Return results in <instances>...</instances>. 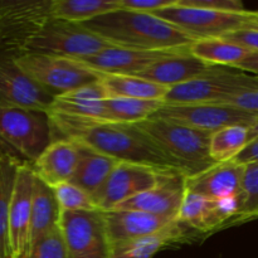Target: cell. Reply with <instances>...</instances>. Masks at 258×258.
<instances>
[{"label":"cell","instance_id":"6da1fadb","mask_svg":"<svg viewBox=\"0 0 258 258\" xmlns=\"http://www.w3.org/2000/svg\"><path fill=\"white\" fill-rule=\"evenodd\" d=\"M53 140L75 141L117 161L180 170L136 123H116L48 112ZM181 171V170H180Z\"/></svg>","mask_w":258,"mask_h":258},{"label":"cell","instance_id":"7a4b0ae2","mask_svg":"<svg viewBox=\"0 0 258 258\" xmlns=\"http://www.w3.org/2000/svg\"><path fill=\"white\" fill-rule=\"evenodd\" d=\"M82 25L115 47L127 49L181 50L189 49L196 42L194 38L156 15L121 8Z\"/></svg>","mask_w":258,"mask_h":258},{"label":"cell","instance_id":"3957f363","mask_svg":"<svg viewBox=\"0 0 258 258\" xmlns=\"http://www.w3.org/2000/svg\"><path fill=\"white\" fill-rule=\"evenodd\" d=\"M136 125L186 176L202 173L216 164L209 154L212 134L161 118H149Z\"/></svg>","mask_w":258,"mask_h":258},{"label":"cell","instance_id":"277c9868","mask_svg":"<svg viewBox=\"0 0 258 258\" xmlns=\"http://www.w3.org/2000/svg\"><path fill=\"white\" fill-rule=\"evenodd\" d=\"M52 141L48 112L0 106V155L33 165Z\"/></svg>","mask_w":258,"mask_h":258},{"label":"cell","instance_id":"5b68a950","mask_svg":"<svg viewBox=\"0 0 258 258\" xmlns=\"http://www.w3.org/2000/svg\"><path fill=\"white\" fill-rule=\"evenodd\" d=\"M257 88L258 76L226 67L213 75L170 87L163 102L165 105L228 103L237 96Z\"/></svg>","mask_w":258,"mask_h":258},{"label":"cell","instance_id":"8992f818","mask_svg":"<svg viewBox=\"0 0 258 258\" xmlns=\"http://www.w3.org/2000/svg\"><path fill=\"white\" fill-rule=\"evenodd\" d=\"M115 45L88 30L82 24L52 18L30 38L23 54L39 53L81 59L97 54Z\"/></svg>","mask_w":258,"mask_h":258},{"label":"cell","instance_id":"52a82bcc","mask_svg":"<svg viewBox=\"0 0 258 258\" xmlns=\"http://www.w3.org/2000/svg\"><path fill=\"white\" fill-rule=\"evenodd\" d=\"M14 62L25 75L54 97L96 82L101 77L100 73L72 58L25 53L15 57Z\"/></svg>","mask_w":258,"mask_h":258},{"label":"cell","instance_id":"ba28073f","mask_svg":"<svg viewBox=\"0 0 258 258\" xmlns=\"http://www.w3.org/2000/svg\"><path fill=\"white\" fill-rule=\"evenodd\" d=\"M52 0H0V55L23 54L30 38L52 19Z\"/></svg>","mask_w":258,"mask_h":258},{"label":"cell","instance_id":"9c48e42d","mask_svg":"<svg viewBox=\"0 0 258 258\" xmlns=\"http://www.w3.org/2000/svg\"><path fill=\"white\" fill-rule=\"evenodd\" d=\"M68 258H110L111 242L102 211L60 213Z\"/></svg>","mask_w":258,"mask_h":258},{"label":"cell","instance_id":"30bf717a","mask_svg":"<svg viewBox=\"0 0 258 258\" xmlns=\"http://www.w3.org/2000/svg\"><path fill=\"white\" fill-rule=\"evenodd\" d=\"M258 115L227 103L165 105L150 118H161L213 134L229 126L251 127Z\"/></svg>","mask_w":258,"mask_h":258},{"label":"cell","instance_id":"8fae6325","mask_svg":"<svg viewBox=\"0 0 258 258\" xmlns=\"http://www.w3.org/2000/svg\"><path fill=\"white\" fill-rule=\"evenodd\" d=\"M247 10L244 14H231V13L213 12L201 8L185 7L176 4L170 8L154 13V15L166 20L189 37L198 39L209 38H223L229 33L244 28L248 23Z\"/></svg>","mask_w":258,"mask_h":258},{"label":"cell","instance_id":"7c38bea8","mask_svg":"<svg viewBox=\"0 0 258 258\" xmlns=\"http://www.w3.org/2000/svg\"><path fill=\"white\" fill-rule=\"evenodd\" d=\"M165 171L169 170L118 161L107 180L93 194L92 198L100 211H112L128 199L153 188Z\"/></svg>","mask_w":258,"mask_h":258},{"label":"cell","instance_id":"4fadbf2b","mask_svg":"<svg viewBox=\"0 0 258 258\" xmlns=\"http://www.w3.org/2000/svg\"><path fill=\"white\" fill-rule=\"evenodd\" d=\"M52 93L25 75L14 57L0 55V106L48 112L54 102Z\"/></svg>","mask_w":258,"mask_h":258},{"label":"cell","instance_id":"5bb4252c","mask_svg":"<svg viewBox=\"0 0 258 258\" xmlns=\"http://www.w3.org/2000/svg\"><path fill=\"white\" fill-rule=\"evenodd\" d=\"M242 196L212 199L186 190L178 214V221L201 233L214 231L229 221H237L241 212Z\"/></svg>","mask_w":258,"mask_h":258},{"label":"cell","instance_id":"9a60e30c","mask_svg":"<svg viewBox=\"0 0 258 258\" xmlns=\"http://www.w3.org/2000/svg\"><path fill=\"white\" fill-rule=\"evenodd\" d=\"M185 193V174L179 170H169L160 176L153 188L128 199L115 209H131L169 218H178Z\"/></svg>","mask_w":258,"mask_h":258},{"label":"cell","instance_id":"2e32d148","mask_svg":"<svg viewBox=\"0 0 258 258\" xmlns=\"http://www.w3.org/2000/svg\"><path fill=\"white\" fill-rule=\"evenodd\" d=\"M34 181L35 173L32 165L20 164L10 203L9 239L12 258H19L29 248Z\"/></svg>","mask_w":258,"mask_h":258},{"label":"cell","instance_id":"e0dca14e","mask_svg":"<svg viewBox=\"0 0 258 258\" xmlns=\"http://www.w3.org/2000/svg\"><path fill=\"white\" fill-rule=\"evenodd\" d=\"M181 50H138L111 47L91 57L81 58V63L100 75L139 76L154 63L186 52Z\"/></svg>","mask_w":258,"mask_h":258},{"label":"cell","instance_id":"ac0fdd59","mask_svg":"<svg viewBox=\"0 0 258 258\" xmlns=\"http://www.w3.org/2000/svg\"><path fill=\"white\" fill-rule=\"evenodd\" d=\"M223 68L226 67L204 62L186 50V52L171 55V57L154 63L148 70L140 73L139 77L170 88L174 86L183 85L189 81L197 80V78L204 77V76L213 75Z\"/></svg>","mask_w":258,"mask_h":258},{"label":"cell","instance_id":"d6986e66","mask_svg":"<svg viewBox=\"0 0 258 258\" xmlns=\"http://www.w3.org/2000/svg\"><path fill=\"white\" fill-rule=\"evenodd\" d=\"M81 158V146L64 139L53 140L32 165L35 176L54 188L71 181Z\"/></svg>","mask_w":258,"mask_h":258},{"label":"cell","instance_id":"ffe728a7","mask_svg":"<svg viewBox=\"0 0 258 258\" xmlns=\"http://www.w3.org/2000/svg\"><path fill=\"white\" fill-rule=\"evenodd\" d=\"M103 218L111 243L150 236L178 221V218H169L131 209L103 212Z\"/></svg>","mask_w":258,"mask_h":258},{"label":"cell","instance_id":"44dd1931","mask_svg":"<svg viewBox=\"0 0 258 258\" xmlns=\"http://www.w3.org/2000/svg\"><path fill=\"white\" fill-rule=\"evenodd\" d=\"M244 165L236 161L217 163L202 173L186 176V190L212 199L242 196Z\"/></svg>","mask_w":258,"mask_h":258},{"label":"cell","instance_id":"7402d4cb","mask_svg":"<svg viewBox=\"0 0 258 258\" xmlns=\"http://www.w3.org/2000/svg\"><path fill=\"white\" fill-rule=\"evenodd\" d=\"M183 239V224L175 221L150 236L111 243L110 258H153L163 248L179 243Z\"/></svg>","mask_w":258,"mask_h":258},{"label":"cell","instance_id":"603a6c76","mask_svg":"<svg viewBox=\"0 0 258 258\" xmlns=\"http://www.w3.org/2000/svg\"><path fill=\"white\" fill-rule=\"evenodd\" d=\"M60 209L52 186L35 176L33 190L32 219H30L29 247L43 237L59 228Z\"/></svg>","mask_w":258,"mask_h":258},{"label":"cell","instance_id":"cb8c5ba5","mask_svg":"<svg viewBox=\"0 0 258 258\" xmlns=\"http://www.w3.org/2000/svg\"><path fill=\"white\" fill-rule=\"evenodd\" d=\"M100 82L107 98L163 101L169 91V87L154 83L139 76L101 75Z\"/></svg>","mask_w":258,"mask_h":258},{"label":"cell","instance_id":"d4e9b609","mask_svg":"<svg viewBox=\"0 0 258 258\" xmlns=\"http://www.w3.org/2000/svg\"><path fill=\"white\" fill-rule=\"evenodd\" d=\"M80 145V144H78ZM81 146V158L71 183L80 186L91 196L103 185L118 161L107 155Z\"/></svg>","mask_w":258,"mask_h":258},{"label":"cell","instance_id":"484cf974","mask_svg":"<svg viewBox=\"0 0 258 258\" xmlns=\"http://www.w3.org/2000/svg\"><path fill=\"white\" fill-rule=\"evenodd\" d=\"M189 52L204 62L228 68H236L251 53L224 38L198 39L191 43Z\"/></svg>","mask_w":258,"mask_h":258},{"label":"cell","instance_id":"4316f807","mask_svg":"<svg viewBox=\"0 0 258 258\" xmlns=\"http://www.w3.org/2000/svg\"><path fill=\"white\" fill-rule=\"evenodd\" d=\"M52 18L83 24L106 13L120 9L118 0H52Z\"/></svg>","mask_w":258,"mask_h":258},{"label":"cell","instance_id":"83f0119b","mask_svg":"<svg viewBox=\"0 0 258 258\" xmlns=\"http://www.w3.org/2000/svg\"><path fill=\"white\" fill-rule=\"evenodd\" d=\"M163 106V101L156 100L107 98L105 100L103 121L116 123H140L155 115Z\"/></svg>","mask_w":258,"mask_h":258},{"label":"cell","instance_id":"f1b7e54d","mask_svg":"<svg viewBox=\"0 0 258 258\" xmlns=\"http://www.w3.org/2000/svg\"><path fill=\"white\" fill-rule=\"evenodd\" d=\"M20 163L0 155V258H12L9 216L17 171Z\"/></svg>","mask_w":258,"mask_h":258},{"label":"cell","instance_id":"f546056e","mask_svg":"<svg viewBox=\"0 0 258 258\" xmlns=\"http://www.w3.org/2000/svg\"><path fill=\"white\" fill-rule=\"evenodd\" d=\"M248 144V127L229 126L212 134L209 141V154L216 164L232 161Z\"/></svg>","mask_w":258,"mask_h":258},{"label":"cell","instance_id":"4dcf8cb0","mask_svg":"<svg viewBox=\"0 0 258 258\" xmlns=\"http://www.w3.org/2000/svg\"><path fill=\"white\" fill-rule=\"evenodd\" d=\"M53 191H54L55 201L59 207L60 213L100 211L96 206L92 196L80 186L72 184L71 181L55 185L53 188Z\"/></svg>","mask_w":258,"mask_h":258},{"label":"cell","instance_id":"1f68e13d","mask_svg":"<svg viewBox=\"0 0 258 258\" xmlns=\"http://www.w3.org/2000/svg\"><path fill=\"white\" fill-rule=\"evenodd\" d=\"M258 217V163L244 165L242 179V207L236 222H247Z\"/></svg>","mask_w":258,"mask_h":258},{"label":"cell","instance_id":"d6a6232c","mask_svg":"<svg viewBox=\"0 0 258 258\" xmlns=\"http://www.w3.org/2000/svg\"><path fill=\"white\" fill-rule=\"evenodd\" d=\"M19 258H68L60 229H55L33 243Z\"/></svg>","mask_w":258,"mask_h":258},{"label":"cell","instance_id":"836d02e7","mask_svg":"<svg viewBox=\"0 0 258 258\" xmlns=\"http://www.w3.org/2000/svg\"><path fill=\"white\" fill-rule=\"evenodd\" d=\"M57 100L63 101L68 103H77V105H88V103L101 102V101L107 100L105 90L101 85L100 80L96 82L88 83V85L78 87L76 90L70 91V92L60 95L55 97Z\"/></svg>","mask_w":258,"mask_h":258},{"label":"cell","instance_id":"e575fe53","mask_svg":"<svg viewBox=\"0 0 258 258\" xmlns=\"http://www.w3.org/2000/svg\"><path fill=\"white\" fill-rule=\"evenodd\" d=\"M179 4L185 7L201 8L213 12L231 13V14H244L247 9L239 0H178Z\"/></svg>","mask_w":258,"mask_h":258},{"label":"cell","instance_id":"d590c367","mask_svg":"<svg viewBox=\"0 0 258 258\" xmlns=\"http://www.w3.org/2000/svg\"><path fill=\"white\" fill-rule=\"evenodd\" d=\"M118 4L121 9L154 14L175 5L176 0H118Z\"/></svg>","mask_w":258,"mask_h":258},{"label":"cell","instance_id":"8d00e7d4","mask_svg":"<svg viewBox=\"0 0 258 258\" xmlns=\"http://www.w3.org/2000/svg\"><path fill=\"white\" fill-rule=\"evenodd\" d=\"M224 39L241 45L249 52L258 53V28L247 24L244 28L224 35Z\"/></svg>","mask_w":258,"mask_h":258},{"label":"cell","instance_id":"74e56055","mask_svg":"<svg viewBox=\"0 0 258 258\" xmlns=\"http://www.w3.org/2000/svg\"><path fill=\"white\" fill-rule=\"evenodd\" d=\"M227 105H232L234 107L242 108V110L257 113L258 115V88L254 91H251V92L237 96L233 100L229 101Z\"/></svg>","mask_w":258,"mask_h":258},{"label":"cell","instance_id":"f35d334b","mask_svg":"<svg viewBox=\"0 0 258 258\" xmlns=\"http://www.w3.org/2000/svg\"><path fill=\"white\" fill-rule=\"evenodd\" d=\"M236 163L246 165V164L258 163V140L249 143L234 160Z\"/></svg>","mask_w":258,"mask_h":258},{"label":"cell","instance_id":"ab89813d","mask_svg":"<svg viewBox=\"0 0 258 258\" xmlns=\"http://www.w3.org/2000/svg\"><path fill=\"white\" fill-rule=\"evenodd\" d=\"M234 70L258 76V53L251 52Z\"/></svg>","mask_w":258,"mask_h":258},{"label":"cell","instance_id":"60d3db41","mask_svg":"<svg viewBox=\"0 0 258 258\" xmlns=\"http://www.w3.org/2000/svg\"><path fill=\"white\" fill-rule=\"evenodd\" d=\"M248 135H249V143L258 140V117L257 120L254 121L253 125L248 128Z\"/></svg>","mask_w":258,"mask_h":258},{"label":"cell","instance_id":"b9f144b4","mask_svg":"<svg viewBox=\"0 0 258 258\" xmlns=\"http://www.w3.org/2000/svg\"><path fill=\"white\" fill-rule=\"evenodd\" d=\"M247 19H248V23H247V24L258 28V15L254 14L253 12L248 10V13H247Z\"/></svg>","mask_w":258,"mask_h":258},{"label":"cell","instance_id":"7bdbcfd3","mask_svg":"<svg viewBox=\"0 0 258 258\" xmlns=\"http://www.w3.org/2000/svg\"><path fill=\"white\" fill-rule=\"evenodd\" d=\"M254 13V14H256V15H258V10H256V12H253Z\"/></svg>","mask_w":258,"mask_h":258}]
</instances>
